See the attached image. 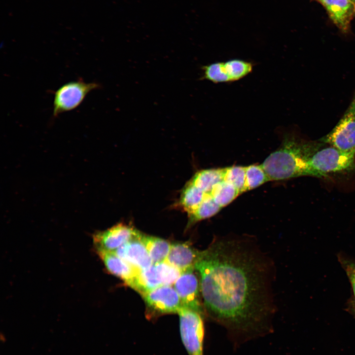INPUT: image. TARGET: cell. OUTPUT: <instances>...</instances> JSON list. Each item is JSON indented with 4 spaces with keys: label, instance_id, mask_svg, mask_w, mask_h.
<instances>
[{
    "label": "cell",
    "instance_id": "obj_25",
    "mask_svg": "<svg viewBox=\"0 0 355 355\" xmlns=\"http://www.w3.org/2000/svg\"><path fill=\"white\" fill-rule=\"evenodd\" d=\"M351 0L355 4V0Z\"/></svg>",
    "mask_w": 355,
    "mask_h": 355
},
{
    "label": "cell",
    "instance_id": "obj_6",
    "mask_svg": "<svg viewBox=\"0 0 355 355\" xmlns=\"http://www.w3.org/2000/svg\"><path fill=\"white\" fill-rule=\"evenodd\" d=\"M100 87L97 82L87 83L82 79L63 84L54 93L53 116L56 117L76 108L91 91Z\"/></svg>",
    "mask_w": 355,
    "mask_h": 355
},
{
    "label": "cell",
    "instance_id": "obj_10",
    "mask_svg": "<svg viewBox=\"0 0 355 355\" xmlns=\"http://www.w3.org/2000/svg\"><path fill=\"white\" fill-rule=\"evenodd\" d=\"M141 233L131 225L121 223L94 234L93 240L96 250L113 252L127 242L138 237Z\"/></svg>",
    "mask_w": 355,
    "mask_h": 355
},
{
    "label": "cell",
    "instance_id": "obj_21",
    "mask_svg": "<svg viewBox=\"0 0 355 355\" xmlns=\"http://www.w3.org/2000/svg\"><path fill=\"white\" fill-rule=\"evenodd\" d=\"M224 180L233 184L242 193L246 190V167L233 166L225 168Z\"/></svg>",
    "mask_w": 355,
    "mask_h": 355
},
{
    "label": "cell",
    "instance_id": "obj_20",
    "mask_svg": "<svg viewBox=\"0 0 355 355\" xmlns=\"http://www.w3.org/2000/svg\"><path fill=\"white\" fill-rule=\"evenodd\" d=\"M245 167L246 191L253 189L270 181L261 165H251Z\"/></svg>",
    "mask_w": 355,
    "mask_h": 355
},
{
    "label": "cell",
    "instance_id": "obj_5",
    "mask_svg": "<svg viewBox=\"0 0 355 355\" xmlns=\"http://www.w3.org/2000/svg\"><path fill=\"white\" fill-rule=\"evenodd\" d=\"M253 67L252 62L238 58L213 62L201 67L199 79L216 84L235 82L250 73Z\"/></svg>",
    "mask_w": 355,
    "mask_h": 355
},
{
    "label": "cell",
    "instance_id": "obj_13",
    "mask_svg": "<svg viewBox=\"0 0 355 355\" xmlns=\"http://www.w3.org/2000/svg\"><path fill=\"white\" fill-rule=\"evenodd\" d=\"M201 251L194 248L189 243L177 242L171 244L166 261L178 268L181 272L195 268Z\"/></svg>",
    "mask_w": 355,
    "mask_h": 355
},
{
    "label": "cell",
    "instance_id": "obj_8",
    "mask_svg": "<svg viewBox=\"0 0 355 355\" xmlns=\"http://www.w3.org/2000/svg\"><path fill=\"white\" fill-rule=\"evenodd\" d=\"M323 141L340 150L355 153V110L351 106Z\"/></svg>",
    "mask_w": 355,
    "mask_h": 355
},
{
    "label": "cell",
    "instance_id": "obj_12",
    "mask_svg": "<svg viewBox=\"0 0 355 355\" xmlns=\"http://www.w3.org/2000/svg\"><path fill=\"white\" fill-rule=\"evenodd\" d=\"M142 234L141 233L138 237L113 251L121 259L140 271L146 269L153 264L145 246L141 241Z\"/></svg>",
    "mask_w": 355,
    "mask_h": 355
},
{
    "label": "cell",
    "instance_id": "obj_1",
    "mask_svg": "<svg viewBox=\"0 0 355 355\" xmlns=\"http://www.w3.org/2000/svg\"><path fill=\"white\" fill-rule=\"evenodd\" d=\"M272 266L256 245L245 239H217L201 251L194 268L205 313L236 340L272 331Z\"/></svg>",
    "mask_w": 355,
    "mask_h": 355
},
{
    "label": "cell",
    "instance_id": "obj_18",
    "mask_svg": "<svg viewBox=\"0 0 355 355\" xmlns=\"http://www.w3.org/2000/svg\"><path fill=\"white\" fill-rule=\"evenodd\" d=\"M205 194L204 198L197 209L188 216V226L201 220L212 217L222 209L214 201L211 194Z\"/></svg>",
    "mask_w": 355,
    "mask_h": 355
},
{
    "label": "cell",
    "instance_id": "obj_16",
    "mask_svg": "<svg viewBox=\"0 0 355 355\" xmlns=\"http://www.w3.org/2000/svg\"><path fill=\"white\" fill-rule=\"evenodd\" d=\"M141 239L154 264L166 260L171 244L163 239L142 234Z\"/></svg>",
    "mask_w": 355,
    "mask_h": 355
},
{
    "label": "cell",
    "instance_id": "obj_3",
    "mask_svg": "<svg viewBox=\"0 0 355 355\" xmlns=\"http://www.w3.org/2000/svg\"><path fill=\"white\" fill-rule=\"evenodd\" d=\"M314 177L355 169V153L340 150L332 146L314 150L308 158Z\"/></svg>",
    "mask_w": 355,
    "mask_h": 355
},
{
    "label": "cell",
    "instance_id": "obj_7",
    "mask_svg": "<svg viewBox=\"0 0 355 355\" xmlns=\"http://www.w3.org/2000/svg\"><path fill=\"white\" fill-rule=\"evenodd\" d=\"M149 318L178 313L182 306L178 293L172 285H161L142 295Z\"/></svg>",
    "mask_w": 355,
    "mask_h": 355
},
{
    "label": "cell",
    "instance_id": "obj_9",
    "mask_svg": "<svg viewBox=\"0 0 355 355\" xmlns=\"http://www.w3.org/2000/svg\"><path fill=\"white\" fill-rule=\"evenodd\" d=\"M195 268L188 269L181 273L174 284L182 306L205 314L201 299V288Z\"/></svg>",
    "mask_w": 355,
    "mask_h": 355
},
{
    "label": "cell",
    "instance_id": "obj_19",
    "mask_svg": "<svg viewBox=\"0 0 355 355\" xmlns=\"http://www.w3.org/2000/svg\"><path fill=\"white\" fill-rule=\"evenodd\" d=\"M240 194L233 184L224 180L217 183L211 192L214 201L222 208L231 203Z\"/></svg>",
    "mask_w": 355,
    "mask_h": 355
},
{
    "label": "cell",
    "instance_id": "obj_2",
    "mask_svg": "<svg viewBox=\"0 0 355 355\" xmlns=\"http://www.w3.org/2000/svg\"><path fill=\"white\" fill-rule=\"evenodd\" d=\"M312 144L290 134L284 135L280 146L261 164L271 180H282L301 176H314L308 158L315 148Z\"/></svg>",
    "mask_w": 355,
    "mask_h": 355
},
{
    "label": "cell",
    "instance_id": "obj_26",
    "mask_svg": "<svg viewBox=\"0 0 355 355\" xmlns=\"http://www.w3.org/2000/svg\"><path fill=\"white\" fill-rule=\"evenodd\" d=\"M354 311L355 312V308H354Z\"/></svg>",
    "mask_w": 355,
    "mask_h": 355
},
{
    "label": "cell",
    "instance_id": "obj_23",
    "mask_svg": "<svg viewBox=\"0 0 355 355\" xmlns=\"http://www.w3.org/2000/svg\"><path fill=\"white\" fill-rule=\"evenodd\" d=\"M346 271L352 284L355 298V264L351 263L347 265ZM354 305H355V304Z\"/></svg>",
    "mask_w": 355,
    "mask_h": 355
},
{
    "label": "cell",
    "instance_id": "obj_17",
    "mask_svg": "<svg viewBox=\"0 0 355 355\" xmlns=\"http://www.w3.org/2000/svg\"><path fill=\"white\" fill-rule=\"evenodd\" d=\"M163 285L154 264L140 272L136 281L135 290L141 295Z\"/></svg>",
    "mask_w": 355,
    "mask_h": 355
},
{
    "label": "cell",
    "instance_id": "obj_27",
    "mask_svg": "<svg viewBox=\"0 0 355 355\" xmlns=\"http://www.w3.org/2000/svg\"><path fill=\"white\" fill-rule=\"evenodd\" d=\"M320 1H321L322 0H319Z\"/></svg>",
    "mask_w": 355,
    "mask_h": 355
},
{
    "label": "cell",
    "instance_id": "obj_11",
    "mask_svg": "<svg viewBox=\"0 0 355 355\" xmlns=\"http://www.w3.org/2000/svg\"><path fill=\"white\" fill-rule=\"evenodd\" d=\"M96 251L107 270L135 290L137 279L141 271L121 259L114 252L103 250Z\"/></svg>",
    "mask_w": 355,
    "mask_h": 355
},
{
    "label": "cell",
    "instance_id": "obj_4",
    "mask_svg": "<svg viewBox=\"0 0 355 355\" xmlns=\"http://www.w3.org/2000/svg\"><path fill=\"white\" fill-rule=\"evenodd\" d=\"M178 314L181 339L188 355H204L205 315L182 306Z\"/></svg>",
    "mask_w": 355,
    "mask_h": 355
},
{
    "label": "cell",
    "instance_id": "obj_15",
    "mask_svg": "<svg viewBox=\"0 0 355 355\" xmlns=\"http://www.w3.org/2000/svg\"><path fill=\"white\" fill-rule=\"evenodd\" d=\"M225 171V168L200 170L189 181L205 193L211 194L213 187L224 180Z\"/></svg>",
    "mask_w": 355,
    "mask_h": 355
},
{
    "label": "cell",
    "instance_id": "obj_28",
    "mask_svg": "<svg viewBox=\"0 0 355 355\" xmlns=\"http://www.w3.org/2000/svg\"><path fill=\"white\" fill-rule=\"evenodd\" d=\"M354 308H355V305H354Z\"/></svg>",
    "mask_w": 355,
    "mask_h": 355
},
{
    "label": "cell",
    "instance_id": "obj_14",
    "mask_svg": "<svg viewBox=\"0 0 355 355\" xmlns=\"http://www.w3.org/2000/svg\"><path fill=\"white\" fill-rule=\"evenodd\" d=\"M334 23L343 32L348 31L355 13V4L351 0H322Z\"/></svg>",
    "mask_w": 355,
    "mask_h": 355
},
{
    "label": "cell",
    "instance_id": "obj_22",
    "mask_svg": "<svg viewBox=\"0 0 355 355\" xmlns=\"http://www.w3.org/2000/svg\"><path fill=\"white\" fill-rule=\"evenodd\" d=\"M154 264L163 285H172L182 273L178 268L166 260Z\"/></svg>",
    "mask_w": 355,
    "mask_h": 355
},
{
    "label": "cell",
    "instance_id": "obj_24",
    "mask_svg": "<svg viewBox=\"0 0 355 355\" xmlns=\"http://www.w3.org/2000/svg\"><path fill=\"white\" fill-rule=\"evenodd\" d=\"M350 106H351L355 110V95L354 96V98L350 105Z\"/></svg>",
    "mask_w": 355,
    "mask_h": 355
}]
</instances>
